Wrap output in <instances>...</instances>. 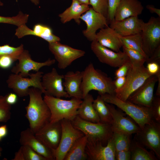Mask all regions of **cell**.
Instances as JSON below:
<instances>
[{"label": "cell", "instance_id": "obj_1", "mask_svg": "<svg viewBox=\"0 0 160 160\" xmlns=\"http://www.w3.org/2000/svg\"><path fill=\"white\" fill-rule=\"evenodd\" d=\"M43 93L38 88H29V103L25 107V116L29 124V128L35 134L40 128L49 122L50 111L43 98Z\"/></svg>", "mask_w": 160, "mask_h": 160}, {"label": "cell", "instance_id": "obj_2", "mask_svg": "<svg viewBox=\"0 0 160 160\" xmlns=\"http://www.w3.org/2000/svg\"><path fill=\"white\" fill-rule=\"evenodd\" d=\"M82 79L81 86L83 98L92 90L98 93L115 95L113 81L110 77L95 69L90 63L82 71Z\"/></svg>", "mask_w": 160, "mask_h": 160}, {"label": "cell", "instance_id": "obj_3", "mask_svg": "<svg viewBox=\"0 0 160 160\" xmlns=\"http://www.w3.org/2000/svg\"><path fill=\"white\" fill-rule=\"evenodd\" d=\"M43 99L50 111V122L63 119L72 120L77 115V110L82 101L75 97L65 100L47 95H45Z\"/></svg>", "mask_w": 160, "mask_h": 160}, {"label": "cell", "instance_id": "obj_4", "mask_svg": "<svg viewBox=\"0 0 160 160\" xmlns=\"http://www.w3.org/2000/svg\"><path fill=\"white\" fill-rule=\"evenodd\" d=\"M104 101L114 105L124 112L138 124L141 129L152 119L150 108L133 103L129 101L122 100L115 95L99 93Z\"/></svg>", "mask_w": 160, "mask_h": 160}, {"label": "cell", "instance_id": "obj_5", "mask_svg": "<svg viewBox=\"0 0 160 160\" xmlns=\"http://www.w3.org/2000/svg\"><path fill=\"white\" fill-rule=\"evenodd\" d=\"M71 121L73 126L81 131L88 139L99 141L104 145L112 137L111 124L87 121L77 115Z\"/></svg>", "mask_w": 160, "mask_h": 160}, {"label": "cell", "instance_id": "obj_6", "mask_svg": "<svg viewBox=\"0 0 160 160\" xmlns=\"http://www.w3.org/2000/svg\"><path fill=\"white\" fill-rule=\"evenodd\" d=\"M151 75L144 65L136 66L132 65L126 76L124 86L115 92V95L122 100L126 101L129 96Z\"/></svg>", "mask_w": 160, "mask_h": 160}, {"label": "cell", "instance_id": "obj_7", "mask_svg": "<svg viewBox=\"0 0 160 160\" xmlns=\"http://www.w3.org/2000/svg\"><path fill=\"white\" fill-rule=\"evenodd\" d=\"M43 72L38 71L30 74V78L23 77L19 74L12 73L8 76L6 82L8 88L12 89L19 97H23L28 95L30 88L34 87L39 89L43 93L46 92L41 84Z\"/></svg>", "mask_w": 160, "mask_h": 160}, {"label": "cell", "instance_id": "obj_8", "mask_svg": "<svg viewBox=\"0 0 160 160\" xmlns=\"http://www.w3.org/2000/svg\"><path fill=\"white\" fill-rule=\"evenodd\" d=\"M141 34L143 49L148 58L160 46V17H151L144 23Z\"/></svg>", "mask_w": 160, "mask_h": 160}, {"label": "cell", "instance_id": "obj_9", "mask_svg": "<svg viewBox=\"0 0 160 160\" xmlns=\"http://www.w3.org/2000/svg\"><path fill=\"white\" fill-rule=\"evenodd\" d=\"M134 138L160 159V123L152 119L135 134Z\"/></svg>", "mask_w": 160, "mask_h": 160}, {"label": "cell", "instance_id": "obj_10", "mask_svg": "<svg viewBox=\"0 0 160 160\" xmlns=\"http://www.w3.org/2000/svg\"><path fill=\"white\" fill-rule=\"evenodd\" d=\"M62 132L59 145L54 152L56 160H64L70 148L79 138L84 135L81 131L72 125L70 120L63 119L60 121Z\"/></svg>", "mask_w": 160, "mask_h": 160}, {"label": "cell", "instance_id": "obj_11", "mask_svg": "<svg viewBox=\"0 0 160 160\" xmlns=\"http://www.w3.org/2000/svg\"><path fill=\"white\" fill-rule=\"evenodd\" d=\"M49 48L57 62L58 67L63 69L75 60L85 55L84 51L74 48L59 42L49 43Z\"/></svg>", "mask_w": 160, "mask_h": 160}, {"label": "cell", "instance_id": "obj_12", "mask_svg": "<svg viewBox=\"0 0 160 160\" xmlns=\"http://www.w3.org/2000/svg\"><path fill=\"white\" fill-rule=\"evenodd\" d=\"M91 48L100 62L112 67H119L130 61L123 51L114 52L102 46L96 40L92 42Z\"/></svg>", "mask_w": 160, "mask_h": 160}, {"label": "cell", "instance_id": "obj_13", "mask_svg": "<svg viewBox=\"0 0 160 160\" xmlns=\"http://www.w3.org/2000/svg\"><path fill=\"white\" fill-rule=\"evenodd\" d=\"M80 18L86 23L87 26L86 28L82 31L83 34L92 42L96 40V32L98 30L108 26L106 18L95 11L92 7H90L83 14Z\"/></svg>", "mask_w": 160, "mask_h": 160}, {"label": "cell", "instance_id": "obj_14", "mask_svg": "<svg viewBox=\"0 0 160 160\" xmlns=\"http://www.w3.org/2000/svg\"><path fill=\"white\" fill-rule=\"evenodd\" d=\"M85 151L87 160H115L116 150L112 137L106 145L88 139Z\"/></svg>", "mask_w": 160, "mask_h": 160}, {"label": "cell", "instance_id": "obj_15", "mask_svg": "<svg viewBox=\"0 0 160 160\" xmlns=\"http://www.w3.org/2000/svg\"><path fill=\"white\" fill-rule=\"evenodd\" d=\"M17 60L18 63L12 67L11 71L13 73L19 74L22 77H25L29 76L30 71L33 70L38 72L41 67L50 66L55 62V59L50 58L43 62L34 61L31 59L29 51L24 49L19 56Z\"/></svg>", "mask_w": 160, "mask_h": 160}, {"label": "cell", "instance_id": "obj_16", "mask_svg": "<svg viewBox=\"0 0 160 160\" xmlns=\"http://www.w3.org/2000/svg\"><path fill=\"white\" fill-rule=\"evenodd\" d=\"M61 132L60 121L55 122H49L37 131L35 135L41 142L54 152L59 144Z\"/></svg>", "mask_w": 160, "mask_h": 160}, {"label": "cell", "instance_id": "obj_17", "mask_svg": "<svg viewBox=\"0 0 160 160\" xmlns=\"http://www.w3.org/2000/svg\"><path fill=\"white\" fill-rule=\"evenodd\" d=\"M106 104L112 118L111 126L113 132H121L132 135L138 133L141 130L138 124L129 116H126L122 112L116 109L113 105L106 103Z\"/></svg>", "mask_w": 160, "mask_h": 160}, {"label": "cell", "instance_id": "obj_18", "mask_svg": "<svg viewBox=\"0 0 160 160\" xmlns=\"http://www.w3.org/2000/svg\"><path fill=\"white\" fill-rule=\"evenodd\" d=\"M64 75L59 74L55 68L42 76L41 85L46 92L45 95L54 97L69 98V95L64 90L63 80Z\"/></svg>", "mask_w": 160, "mask_h": 160}, {"label": "cell", "instance_id": "obj_19", "mask_svg": "<svg viewBox=\"0 0 160 160\" xmlns=\"http://www.w3.org/2000/svg\"><path fill=\"white\" fill-rule=\"evenodd\" d=\"M158 80L156 74L151 76L129 96L127 100L138 105L150 108L154 97V88Z\"/></svg>", "mask_w": 160, "mask_h": 160}, {"label": "cell", "instance_id": "obj_20", "mask_svg": "<svg viewBox=\"0 0 160 160\" xmlns=\"http://www.w3.org/2000/svg\"><path fill=\"white\" fill-rule=\"evenodd\" d=\"M144 22L138 16H132L123 20H115L110 27L119 36H125L140 33Z\"/></svg>", "mask_w": 160, "mask_h": 160}, {"label": "cell", "instance_id": "obj_21", "mask_svg": "<svg viewBox=\"0 0 160 160\" xmlns=\"http://www.w3.org/2000/svg\"><path fill=\"white\" fill-rule=\"evenodd\" d=\"M19 142L21 145L29 146L47 160H55L54 152L41 142L29 128L21 132Z\"/></svg>", "mask_w": 160, "mask_h": 160}, {"label": "cell", "instance_id": "obj_22", "mask_svg": "<svg viewBox=\"0 0 160 160\" xmlns=\"http://www.w3.org/2000/svg\"><path fill=\"white\" fill-rule=\"evenodd\" d=\"M15 35L18 38L26 36L33 35L40 37L48 42H60V39L52 33L51 29L49 27L40 24L35 25L33 30L23 24L18 27L15 30Z\"/></svg>", "mask_w": 160, "mask_h": 160}, {"label": "cell", "instance_id": "obj_23", "mask_svg": "<svg viewBox=\"0 0 160 160\" xmlns=\"http://www.w3.org/2000/svg\"><path fill=\"white\" fill-rule=\"evenodd\" d=\"M63 85L64 90L70 97L83 99L81 86L82 79V71H69L64 75Z\"/></svg>", "mask_w": 160, "mask_h": 160}, {"label": "cell", "instance_id": "obj_24", "mask_svg": "<svg viewBox=\"0 0 160 160\" xmlns=\"http://www.w3.org/2000/svg\"><path fill=\"white\" fill-rule=\"evenodd\" d=\"M144 7L138 0H121L116 10L115 20L119 21L142 13Z\"/></svg>", "mask_w": 160, "mask_h": 160}, {"label": "cell", "instance_id": "obj_25", "mask_svg": "<svg viewBox=\"0 0 160 160\" xmlns=\"http://www.w3.org/2000/svg\"><path fill=\"white\" fill-rule=\"evenodd\" d=\"M96 40L102 46L115 52L120 51L123 46L119 35L108 26L97 33Z\"/></svg>", "mask_w": 160, "mask_h": 160}, {"label": "cell", "instance_id": "obj_26", "mask_svg": "<svg viewBox=\"0 0 160 160\" xmlns=\"http://www.w3.org/2000/svg\"><path fill=\"white\" fill-rule=\"evenodd\" d=\"M89 5L81 4L76 0H72L71 6L58 15L62 23L64 24L73 19L78 24L81 22V15L88 10Z\"/></svg>", "mask_w": 160, "mask_h": 160}, {"label": "cell", "instance_id": "obj_27", "mask_svg": "<svg viewBox=\"0 0 160 160\" xmlns=\"http://www.w3.org/2000/svg\"><path fill=\"white\" fill-rule=\"evenodd\" d=\"M82 100L77 110V116L87 121L100 122L99 118L93 106L94 99L92 95L88 93Z\"/></svg>", "mask_w": 160, "mask_h": 160}, {"label": "cell", "instance_id": "obj_28", "mask_svg": "<svg viewBox=\"0 0 160 160\" xmlns=\"http://www.w3.org/2000/svg\"><path fill=\"white\" fill-rule=\"evenodd\" d=\"M88 137L85 135L77 140L66 154L64 160L87 159L85 149Z\"/></svg>", "mask_w": 160, "mask_h": 160}, {"label": "cell", "instance_id": "obj_29", "mask_svg": "<svg viewBox=\"0 0 160 160\" xmlns=\"http://www.w3.org/2000/svg\"><path fill=\"white\" fill-rule=\"evenodd\" d=\"M129 150L130 160H158L152 151L147 150L143 145L134 138L131 140Z\"/></svg>", "mask_w": 160, "mask_h": 160}, {"label": "cell", "instance_id": "obj_30", "mask_svg": "<svg viewBox=\"0 0 160 160\" xmlns=\"http://www.w3.org/2000/svg\"><path fill=\"white\" fill-rule=\"evenodd\" d=\"M93 105L100 119V122L111 124L113 119L106 103L99 95L94 100Z\"/></svg>", "mask_w": 160, "mask_h": 160}, {"label": "cell", "instance_id": "obj_31", "mask_svg": "<svg viewBox=\"0 0 160 160\" xmlns=\"http://www.w3.org/2000/svg\"><path fill=\"white\" fill-rule=\"evenodd\" d=\"M119 36L122 46L137 51L145 55L147 58L143 49L141 33L127 36H122L119 35Z\"/></svg>", "mask_w": 160, "mask_h": 160}, {"label": "cell", "instance_id": "obj_32", "mask_svg": "<svg viewBox=\"0 0 160 160\" xmlns=\"http://www.w3.org/2000/svg\"><path fill=\"white\" fill-rule=\"evenodd\" d=\"M131 135L117 131H113L112 137L116 151L129 149Z\"/></svg>", "mask_w": 160, "mask_h": 160}, {"label": "cell", "instance_id": "obj_33", "mask_svg": "<svg viewBox=\"0 0 160 160\" xmlns=\"http://www.w3.org/2000/svg\"><path fill=\"white\" fill-rule=\"evenodd\" d=\"M29 17V15L20 11L16 16L5 17L0 15V23H6L15 25L17 27L26 24Z\"/></svg>", "mask_w": 160, "mask_h": 160}, {"label": "cell", "instance_id": "obj_34", "mask_svg": "<svg viewBox=\"0 0 160 160\" xmlns=\"http://www.w3.org/2000/svg\"><path fill=\"white\" fill-rule=\"evenodd\" d=\"M123 51L127 55L132 65L136 66L143 65L147 57L140 52L122 46Z\"/></svg>", "mask_w": 160, "mask_h": 160}, {"label": "cell", "instance_id": "obj_35", "mask_svg": "<svg viewBox=\"0 0 160 160\" xmlns=\"http://www.w3.org/2000/svg\"><path fill=\"white\" fill-rule=\"evenodd\" d=\"M24 49L23 44L17 47H12L7 44L0 46V57L4 55H9L17 60L19 56Z\"/></svg>", "mask_w": 160, "mask_h": 160}, {"label": "cell", "instance_id": "obj_36", "mask_svg": "<svg viewBox=\"0 0 160 160\" xmlns=\"http://www.w3.org/2000/svg\"><path fill=\"white\" fill-rule=\"evenodd\" d=\"M11 105L6 100V95H0V122H6L10 119Z\"/></svg>", "mask_w": 160, "mask_h": 160}, {"label": "cell", "instance_id": "obj_37", "mask_svg": "<svg viewBox=\"0 0 160 160\" xmlns=\"http://www.w3.org/2000/svg\"><path fill=\"white\" fill-rule=\"evenodd\" d=\"M20 148L23 160H47L43 156L28 145H21Z\"/></svg>", "mask_w": 160, "mask_h": 160}, {"label": "cell", "instance_id": "obj_38", "mask_svg": "<svg viewBox=\"0 0 160 160\" xmlns=\"http://www.w3.org/2000/svg\"><path fill=\"white\" fill-rule=\"evenodd\" d=\"M108 0H89V5L95 11L103 15L107 18Z\"/></svg>", "mask_w": 160, "mask_h": 160}, {"label": "cell", "instance_id": "obj_39", "mask_svg": "<svg viewBox=\"0 0 160 160\" xmlns=\"http://www.w3.org/2000/svg\"><path fill=\"white\" fill-rule=\"evenodd\" d=\"M152 119L160 123V97H154L150 108Z\"/></svg>", "mask_w": 160, "mask_h": 160}, {"label": "cell", "instance_id": "obj_40", "mask_svg": "<svg viewBox=\"0 0 160 160\" xmlns=\"http://www.w3.org/2000/svg\"><path fill=\"white\" fill-rule=\"evenodd\" d=\"M121 0H108L107 19L108 24L115 20L114 17L116 9Z\"/></svg>", "mask_w": 160, "mask_h": 160}, {"label": "cell", "instance_id": "obj_41", "mask_svg": "<svg viewBox=\"0 0 160 160\" xmlns=\"http://www.w3.org/2000/svg\"><path fill=\"white\" fill-rule=\"evenodd\" d=\"M132 65L130 61H128L118 67L115 73L116 78L126 76Z\"/></svg>", "mask_w": 160, "mask_h": 160}, {"label": "cell", "instance_id": "obj_42", "mask_svg": "<svg viewBox=\"0 0 160 160\" xmlns=\"http://www.w3.org/2000/svg\"><path fill=\"white\" fill-rule=\"evenodd\" d=\"M17 60L9 55H4L0 57V68L4 69L10 67L13 63Z\"/></svg>", "mask_w": 160, "mask_h": 160}, {"label": "cell", "instance_id": "obj_43", "mask_svg": "<svg viewBox=\"0 0 160 160\" xmlns=\"http://www.w3.org/2000/svg\"><path fill=\"white\" fill-rule=\"evenodd\" d=\"M115 160H130L131 153L129 149L116 151Z\"/></svg>", "mask_w": 160, "mask_h": 160}, {"label": "cell", "instance_id": "obj_44", "mask_svg": "<svg viewBox=\"0 0 160 160\" xmlns=\"http://www.w3.org/2000/svg\"><path fill=\"white\" fill-rule=\"evenodd\" d=\"M160 64L155 62L147 63L146 68L149 73L152 75L156 74L160 71Z\"/></svg>", "mask_w": 160, "mask_h": 160}, {"label": "cell", "instance_id": "obj_45", "mask_svg": "<svg viewBox=\"0 0 160 160\" xmlns=\"http://www.w3.org/2000/svg\"><path fill=\"white\" fill-rule=\"evenodd\" d=\"M151 62L160 64V46L157 48L151 56L147 59L146 61L147 63Z\"/></svg>", "mask_w": 160, "mask_h": 160}, {"label": "cell", "instance_id": "obj_46", "mask_svg": "<svg viewBox=\"0 0 160 160\" xmlns=\"http://www.w3.org/2000/svg\"><path fill=\"white\" fill-rule=\"evenodd\" d=\"M126 79V76H123L116 78L113 81L115 88V92L121 89L124 86Z\"/></svg>", "mask_w": 160, "mask_h": 160}, {"label": "cell", "instance_id": "obj_47", "mask_svg": "<svg viewBox=\"0 0 160 160\" xmlns=\"http://www.w3.org/2000/svg\"><path fill=\"white\" fill-rule=\"evenodd\" d=\"M17 96L15 93H12L6 95L7 102L11 105L15 104L17 101Z\"/></svg>", "mask_w": 160, "mask_h": 160}, {"label": "cell", "instance_id": "obj_48", "mask_svg": "<svg viewBox=\"0 0 160 160\" xmlns=\"http://www.w3.org/2000/svg\"><path fill=\"white\" fill-rule=\"evenodd\" d=\"M146 7L151 13H155L158 16V17H160V9H159L156 8L154 5L152 4H148Z\"/></svg>", "mask_w": 160, "mask_h": 160}, {"label": "cell", "instance_id": "obj_49", "mask_svg": "<svg viewBox=\"0 0 160 160\" xmlns=\"http://www.w3.org/2000/svg\"><path fill=\"white\" fill-rule=\"evenodd\" d=\"M7 133L6 125H4L0 127V137L2 138L5 137Z\"/></svg>", "mask_w": 160, "mask_h": 160}, {"label": "cell", "instance_id": "obj_50", "mask_svg": "<svg viewBox=\"0 0 160 160\" xmlns=\"http://www.w3.org/2000/svg\"><path fill=\"white\" fill-rule=\"evenodd\" d=\"M13 160H23V155L20 148L18 151L16 152Z\"/></svg>", "mask_w": 160, "mask_h": 160}, {"label": "cell", "instance_id": "obj_51", "mask_svg": "<svg viewBox=\"0 0 160 160\" xmlns=\"http://www.w3.org/2000/svg\"><path fill=\"white\" fill-rule=\"evenodd\" d=\"M158 77V85L156 89V95L157 96L160 97V71L156 74Z\"/></svg>", "mask_w": 160, "mask_h": 160}, {"label": "cell", "instance_id": "obj_52", "mask_svg": "<svg viewBox=\"0 0 160 160\" xmlns=\"http://www.w3.org/2000/svg\"><path fill=\"white\" fill-rule=\"evenodd\" d=\"M80 3L85 4L89 5V0H76Z\"/></svg>", "mask_w": 160, "mask_h": 160}, {"label": "cell", "instance_id": "obj_53", "mask_svg": "<svg viewBox=\"0 0 160 160\" xmlns=\"http://www.w3.org/2000/svg\"><path fill=\"white\" fill-rule=\"evenodd\" d=\"M30 1L36 5H38L39 3V0H30Z\"/></svg>", "mask_w": 160, "mask_h": 160}, {"label": "cell", "instance_id": "obj_54", "mask_svg": "<svg viewBox=\"0 0 160 160\" xmlns=\"http://www.w3.org/2000/svg\"><path fill=\"white\" fill-rule=\"evenodd\" d=\"M4 5L3 3L0 0V6H3Z\"/></svg>", "mask_w": 160, "mask_h": 160}, {"label": "cell", "instance_id": "obj_55", "mask_svg": "<svg viewBox=\"0 0 160 160\" xmlns=\"http://www.w3.org/2000/svg\"><path fill=\"white\" fill-rule=\"evenodd\" d=\"M2 138L0 137V140H1Z\"/></svg>", "mask_w": 160, "mask_h": 160}, {"label": "cell", "instance_id": "obj_56", "mask_svg": "<svg viewBox=\"0 0 160 160\" xmlns=\"http://www.w3.org/2000/svg\"><path fill=\"white\" fill-rule=\"evenodd\" d=\"M0 151H1V150H0V156H1V152H0Z\"/></svg>", "mask_w": 160, "mask_h": 160}]
</instances>
